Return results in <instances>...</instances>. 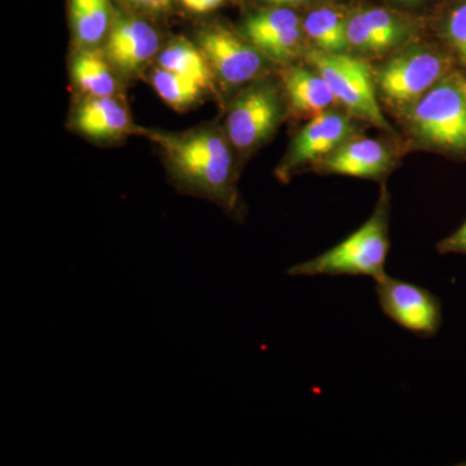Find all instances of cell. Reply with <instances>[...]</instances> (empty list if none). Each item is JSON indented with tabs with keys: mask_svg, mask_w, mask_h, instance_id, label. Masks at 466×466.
<instances>
[{
	"mask_svg": "<svg viewBox=\"0 0 466 466\" xmlns=\"http://www.w3.org/2000/svg\"><path fill=\"white\" fill-rule=\"evenodd\" d=\"M444 35L451 47L466 63V0L451 9L444 24Z\"/></svg>",
	"mask_w": 466,
	"mask_h": 466,
	"instance_id": "cell-21",
	"label": "cell"
},
{
	"mask_svg": "<svg viewBox=\"0 0 466 466\" xmlns=\"http://www.w3.org/2000/svg\"><path fill=\"white\" fill-rule=\"evenodd\" d=\"M269 5L276 7H288V5H300V3L308 2V0H266Z\"/></svg>",
	"mask_w": 466,
	"mask_h": 466,
	"instance_id": "cell-26",
	"label": "cell"
},
{
	"mask_svg": "<svg viewBox=\"0 0 466 466\" xmlns=\"http://www.w3.org/2000/svg\"><path fill=\"white\" fill-rule=\"evenodd\" d=\"M410 109L413 133L421 142L466 152V95L459 75L441 79Z\"/></svg>",
	"mask_w": 466,
	"mask_h": 466,
	"instance_id": "cell-3",
	"label": "cell"
},
{
	"mask_svg": "<svg viewBox=\"0 0 466 466\" xmlns=\"http://www.w3.org/2000/svg\"><path fill=\"white\" fill-rule=\"evenodd\" d=\"M308 60L323 76L332 90L337 103L342 104L350 115L370 122L377 128L391 131L376 95V78L370 64L361 58L320 50L308 52Z\"/></svg>",
	"mask_w": 466,
	"mask_h": 466,
	"instance_id": "cell-4",
	"label": "cell"
},
{
	"mask_svg": "<svg viewBox=\"0 0 466 466\" xmlns=\"http://www.w3.org/2000/svg\"><path fill=\"white\" fill-rule=\"evenodd\" d=\"M389 196L383 191L372 217L345 240L315 258L294 265L290 276H367L380 281L386 278L389 238Z\"/></svg>",
	"mask_w": 466,
	"mask_h": 466,
	"instance_id": "cell-2",
	"label": "cell"
},
{
	"mask_svg": "<svg viewBox=\"0 0 466 466\" xmlns=\"http://www.w3.org/2000/svg\"><path fill=\"white\" fill-rule=\"evenodd\" d=\"M460 82H461V86H462V90H464L465 92V95H466V85H465V78H462L461 76H460Z\"/></svg>",
	"mask_w": 466,
	"mask_h": 466,
	"instance_id": "cell-28",
	"label": "cell"
},
{
	"mask_svg": "<svg viewBox=\"0 0 466 466\" xmlns=\"http://www.w3.org/2000/svg\"><path fill=\"white\" fill-rule=\"evenodd\" d=\"M391 167L390 150L373 139L348 140L319 161V168L325 173L363 179H382Z\"/></svg>",
	"mask_w": 466,
	"mask_h": 466,
	"instance_id": "cell-10",
	"label": "cell"
},
{
	"mask_svg": "<svg viewBox=\"0 0 466 466\" xmlns=\"http://www.w3.org/2000/svg\"><path fill=\"white\" fill-rule=\"evenodd\" d=\"M72 75L76 86L91 97L115 96V75L109 69L106 58L97 52H78L73 60Z\"/></svg>",
	"mask_w": 466,
	"mask_h": 466,
	"instance_id": "cell-16",
	"label": "cell"
},
{
	"mask_svg": "<svg viewBox=\"0 0 466 466\" xmlns=\"http://www.w3.org/2000/svg\"><path fill=\"white\" fill-rule=\"evenodd\" d=\"M189 11L196 14H207L219 7L225 0H180Z\"/></svg>",
	"mask_w": 466,
	"mask_h": 466,
	"instance_id": "cell-24",
	"label": "cell"
},
{
	"mask_svg": "<svg viewBox=\"0 0 466 466\" xmlns=\"http://www.w3.org/2000/svg\"><path fill=\"white\" fill-rule=\"evenodd\" d=\"M158 66L198 82L202 88L211 87L213 69L200 47L186 39H177L158 55Z\"/></svg>",
	"mask_w": 466,
	"mask_h": 466,
	"instance_id": "cell-14",
	"label": "cell"
},
{
	"mask_svg": "<svg viewBox=\"0 0 466 466\" xmlns=\"http://www.w3.org/2000/svg\"><path fill=\"white\" fill-rule=\"evenodd\" d=\"M346 34H348L349 47L359 52H366V54H377L375 38L361 12L348 20Z\"/></svg>",
	"mask_w": 466,
	"mask_h": 466,
	"instance_id": "cell-22",
	"label": "cell"
},
{
	"mask_svg": "<svg viewBox=\"0 0 466 466\" xmlns=\"http://www.w3.org/2000/svg\"><path fill=\"white\" fill-rule=\"evenodd\" d=\"M361 14L375 38L377 54L397 47L410 35V24L388 9L370 8Z\"/></svg>",
	"mask_w": 466,
	"mask_h": 466,
	"instance_id": "cell-20",
	"label": "cell"
},
{
	"mask_svg": "<svg viewBox=\"0 0 466 466\" xmlns=\"http://www.w3.org/2000/svg\"><path fill=\"white\" fill-rule=\"evenodd\" d=\"M383 314L420 337H434L441 324L440 300L419 285L386 276L376 283Z\"/></svg>",
	"mask_w": 466,
	"mask_h": 466,
	"instance_id": "cell-6",
	"label": "cell"
},
{
	"mask_svg": "<svg viewBox=\"0 0 466 466\" xmlns=\"http://www.w3.org/2000/svg\"><path fill=\"white\" fill-rule=\"evenodd\" d=\"M76 127L92 139H115L130 131V116L113 96L91 97L75 116Z\"/></svg>",
	"mask_w": 466,
	"mask_h": 466,
	"instance_id": "cell-13",
	"label": "cell"
},
{
	"mask_svg": "<svg viewBox=\"0 0 466 466\" xmlns=\"http://www.w3.org/2000/svg\"><path fill=\"white\" fill-rule=\"evenodd\" d=\"M395 2H400L401 5H416V3H420L421 0H395Z\"/></svg>",
	"mask_w": 466,
	"mask_h": 466,
	"instance_id": "cell-27",
	"label": "cell"
},
{
	"mask_svg": "<svg viewBox=\"0 0 466 466\" xmlns=\"http://www.w3.org/2000/svg\"><path fill=\"white\" fill-rule=\"evenodd\" d=\"M159 50L158 34L146 21L126 18L110 30L106 41V58L126 73L146 66Z\"/></svg>",
	"mask_w": 466,
	"mask_h": 466,
	"instance_id": "cell-11",
	"label": "cell"
},
{
	"mask_svg": "<svg viewBox=\"0 0 466 466\" xmlns=\"http://www.w3.org/2000/svg\"><path fill=\"white\" fill-rule=\"evenodd\" d=\"M281 78L290 106L299 116L315 118L337 103L327 81L318 72L293 66L284 70Z\"/></svg>",
	"mask_w": 466,
	"mask_h": 466,
	"instance_id": "cell-12",
	"label": "cell"
},
{
	"mask_svg": "<svg viewBox=\"0 0 466 466\" xmlns=\"http://www.w3.org/2000/svg\"><path fill=\"white\" fill-rule=\"evenodd\" d=\"M198 47L211 69L227 85H241L262 70V54L249 42L223 29L210 27L198 35Z\"/></svg>",
	"mask_w": 466,
	"mask_h": 466,
	"instance_id": "cell-8",
	"label": "cell"
},
{
	"mask_svg": "<svg viewBox=\"0 0 466 466\" xmlns=\"http://www.w3.org/2000/svg\"><path fill=\"white\" fill-rule=\"evenodd\" d=\"M354 126L348 116L339 112H325L311 118L297 135L281 173L284 177L303 165L317 164L348 142Z\"/></svg>",
	"mask_w": 466,
	"mask_h": 466,
	"instance_id": "cell-9",
	"label": "cell"
},
{
	"mask_svg": "<svg viewBox=\"0 0 466 466\" xmlns=\"http://www.w3.org/2000/svg\"><path fill=\"white\" fill-rule=\"evenodd\" d=\"M437 250L443 256L446 254H466V220L458 231L453 232L449 238H443L437 245Z\"/></svg>",
	"mask_w": 466,
	"mask_h": 466,
	"instance_id": "cell-23",
	"label": "cell"
},
{
	"mask_svg": "<svg viewBox=\"0 0 466 466\" xmlns=\"http://www.w3.org/2000/svg\"><path fill=\"white\" fill-rule=\"evenodd\" d=\"M134 2L143 5V7L162 9L167 8L170 5L171 0H134Z\"/></svg>",
	"mask_w": 466,
	"mask_h": 466,
	"instance_id": "cell-25",
	"label": "cell"
},
{
	"mask_svg": "<svg viewBox=\"0 0 466 466\" xmlns=\"http://www.w3.org/2000/svg\"><path fill=\"white\" fill-rule=\"evenodd\" d=\"M300 26L299 15L288 7H276L259 12L245 21L242 35L259 50L294 27Z\"/></svg>",
	"mask_w": 466,
	"mask_h": 466,
	"instance_id": "cell-18",
	"label": "cell"
},
{
	"mask_svg": "<svg viewBox=\"0 0 466 466\" xmlns=\"http://www.w3.org/2000/svg\"><path fill=\"white\" fill-rule=\"evenodd\" d=\"M70 20L81 45H97L108 33L109 0H70Z\"/></svg>",
	"mask_w": 466,
	"mask_h": 466,
	"instance_id": "cell-17",
	"label": "cell"
},
{
	"mask_svg": "<svg viewBox=\"0 0 466 466\" xmlns=\"http://www.w3.org/2000/svg\"><path fill=\"white\" fill-rule=\"evenodd\" d=\"M278 92L269 85L256 86L232 104L227 116V137L241 152L266 142L280 121Z\"/></svg>",
	"mask_w": 466,
	"mask_h": 466,
	"instance_id": "cell-7",
	"label": "cell"
},
{
	"mask_svg": "<svg viewBox=\"0 0 466 466\" xmlns=\"http://www.w3.org/2000/svg\"><path fill=\"white\" fill-rule=\"evenodd\" d=\"M465 85H466V79H465Z\"/></svg>",
	"mask_w": 466,
	"mask_h": 466,
	"instance_id": "cell-29",
	"label": "cell"
},
{
	"mask_svg": "<svg viewBox=\"0 0 466 466\" xmlns=\"http://www.w3.org/2000/svg\"><path fill=\"white\" fill-rule=\"evenodd\" d=\"M302 30L317 50L342 54L349 47L348 21L332 8L312 11L303 21Z\"/></svg>",
	"mask_w": 466,
	"mask_h": 466,
	"instance_id": "cell-15",
	"label": "cell"
},
{
	"mask_svg": "<svg viewBox=\"0 0 466 466\" xmlns=\"http://www.w3.org/2000/svg\"><path fill=\"white\" fill-rule=\"evenodd\" d=\"M152 84L158 96L174 109L188 108L204 90L198 82L161 66L153 73Z\"/></svg>",
	"mask_w": 466,
	"mask_h": 466,
	"instance_id": "cell-19",
	"label": "cell"
},
{
	"mask_svg": "<svg viewBox=\"0 0 466 466\" xmlns=\"http://www.w3.org/2000/svg\"><path fill=\"white\" fill-rule=\"evenodd\" d=\"M450 60L431 48L416 47L386 61L375 76L383 99L397 108H410L444 78Z\"/></svg>",
	"mask_w": 466,
	"mask_h": 466,
	"instance_id": "cell-5",
	"label": "cell"
},
{
	"mask_svg": "<svg viewBox=\"0 0 466 466\" xmlns=\"http://www.w3.org/2000/svg\"><path fill=\"white\" fill-rule=\"evenodd\" d=\"M177 179L235 210V167L229 144L216 131L205 130L162 139Z\"/></svg>",
	"mask_w": 466,
	"mask_h": 466,
	"instance_id": "cell-1",
	"label": "cell"
}]
</instances>
